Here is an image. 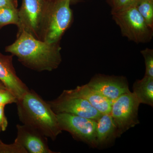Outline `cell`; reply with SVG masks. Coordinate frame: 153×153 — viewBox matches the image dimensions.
<instances>
[{"mask_svg":"<svg viewBox=\"0 0 153 153\" xmlns=\"http://www.w3.org/2000/svg\"><path fill=\"white\" fill-rule=\"evenodd\" d=\"M117 1L118 0H108V2L111 6V8L113 7L115 5Z\"/></svg>","mask_w":153,"mask_h":153,"instance_id":"603a6c76","label":"cell"},{"mask_svg":"<svg viewBox=\"0 0 153 153\" xmlns=\"http://www.w3.org/2000/svg\"><path fill=\"white\" fill-rule=\"evenodd\" d=\"M17 100L16 96L6 88L0 89V105L16 103Z\"/></svg>","mask_w":153,"mask_h":153,"instance_id":"d6986e66","label":"cell"},{"mask_svg":"<svg viewBox=\"0 0 153 153\" xmlns=\"http://www.w3.org/2000/svg\"><path fill=\"white\" fill-rule=\"evenodd\" d=\"M140 0H118L115 5L112 8L111 13L123 10L131 6H136Z\"/></svg>","mask_w":153,"mask_h":153,"instance_id":"ffe728a7","label":"cell"},{"mask_svg":"<svg viewBox=\"0 0 153 153\" xmlns=\"http://www.w3.org/2000/svg\"><path fill=\"white\" fill-rule=\"evenodd\" d=\"M0 153H28L25 148L15 140L13 143L6 144L0 143Z\"/></svg>","mask_w":153,"mask_h":153,"instance_id":"ac0fdd59","label":"cell"},{"mask_svg":"<svg viewBox=\"0 0 153 153\" xmlns=\"http://www.w3.org/2000/svg\"><path fill=\"white\" fill-rule=\"evenodd\" d=\"M17 135L15 140L22 146L28 153H56L49 149L47 137L25 125L16 126Z\"/></svg>","mask_w":153,"mask_h":153,"instance_id":"30bf717a","label":"cell"},{"mask_svg":"<svg viewBox=\"0 0 153 153\" xmlns=\"http://www.w3.org/2000/svg\"><path fill=\"white\" fill-rule=\"evenodd\" d=\"M145 60V75L153 77V49L146 48L141 51Z\"/></svg>","mask_w":153,"mask_h":153,"instance_id":"e0dca14e","label":"cell"},{"mask_svg":"<svg viewBox=\"0 0 153 153\" xmlns=\"http://www.w3.org/2000/svg\"><path fill=\"white\" fill-rule=\"evenodd\" d=\"M56 115L62 131L68 132L74 139L85 143L91 147L97 148V121L65 113Z\"/></svg>","mask_w":153,"mask_h":153,"instance_id":"52a82bcc","label":"cell"},{"mask_svg":"<svg viewBox=\"0 0 153 153\" xmlns=\"http://www.w3.org/2000/svg\"><path fill=\"white\" fill-rule=\"evenodd\" d=\"M19 19V9L17 8H0V29L8 25L17 26Z\"/></svg>","mask_w":153,"mask_h":153,"instance_id":"9a60e30c","label":"cell"},{"mask_svg":"<svg viewBox=\"0 0 153 153\" xmlns=\"http://www.w3.org/2000/svg\"><path fill=\"white\" fill-rule=\"evenodd\" d=\"M133 93L140 103L153 106V77L144 75L134 83Z\"/></svg>","mask_w":153,"mask_h":153,"instance_id":"5bb4252c","label":"cell"},{"mask_svg":"<svg viewBox=\"0 0 153 153\" xmlns=\"http://www.w3.org/2000/svg\"><path fill=\"white\" fill-rule=\"evenodd\" d=\"M87 84L111 103L120 96L130 91L127 80L123 76L97 74L94 76Z\"/></svg>","mask_w":153,"mask_h":153,"instance_id":"9c48e42d","label":"cell"},{"mask_svg":"<svg viewBox=\"0 0 153 153\" xmlns=\"http://www.w3.org/2000/svg\"><path fill=\"white\" fill-rule=\"evenodd\" d=\"M77 1V0H71V4H73V3H76Z\"/></svg>","mask_w":153,"mask_h":153,"instance_id":"d4e9b609","label":"cell"},{"mask_svg":"<svg viewBox=\"0 0 153 153\" xmlns=\"http://www.w3.org/2000/svg\"><path fill=\"white\" fill-rule=\"evenodd\" d=\"M5 85H4V84L1 82V80H0V89H1V88H5Z\"/></svg>","mask_w":153,"mask_h":153,"instance_id":"cb8c5ba5","label":"cell"},{"mask_svg":"<svg viewBox=\"0 0 153 153\" xmlns=\"http://www.w3.org/2000/svg\"><path fill=\"white\" fill-rule=\"evenodd\" d=\"M5 106L0 105V128L3 131L6 130L8 125L7 119L5 114Z\"/></svg>","mask_w":153,"mask_h":153,"instance_id":"44dd1931","label":"cell"},{"mask_svg":"<svg viewBox=\"0 0 153 153\" xmlns=\"http://www.w3.org/2000/svg\"><path fill=\"white\" fill-rule=\"evenodd\" d=\"M97 123V148L106 146L118 137L116 126L110 114H102Z\"/></svg>","mask_w":153,"mask_h":153,"instance_id":"4fadbf2b","label":"cell"},{"mask_svg":"<svg viewBox=\"0 0 153 153\" xmlns=\"http://www.w3.org/2000/svg\"><path fill=\"white\" fill-rule=\"evenodd\" d=\"M136 7L147 25L153 29V0H140Z\"/></svg>","mask_w":153,"mask_h":153,"instance_id":"2e32d148","label":"cell"},{"mask_svg":"<svg viewBox=\"0 0 153 153\" xmlns=\"http://www.w3.org/2000/svg\"><path fill=\"white\" fill-rule=\"evenodd\" d=\"M60 42L49 43L23 32L17 36L13 44L7 46L6 52L16 56L27 68L38 71L55 70L62 62Z\"/></svg>","mask_w":153,"mask_h":153,"instance_id":"6da1fadb","label":"cell"},{"mask_svg":"<svg viewBox=\"0 0 153 153\" xmlns=\"http://www.w3.org/2000/svg\"><path fill=\"white\" fill-rule=\"evenodd\" d=\"M13 56L4 55L0 52V80L18 100L29 88L17 76L13 65Z\"/></svg>","mask_w":153,"mask_h":153,"instance_id":"8fae6325","label":"cell"},{"mask_svg":"<svg viewBox=\"0 0 153 153\" xmlns=\"http://www.w3.org/2000/svg\"><path fill=\"white\" fill-rule=\"evenodd\" d=\"M47 1H48L49 2H50L53 1H56V0H47Z\"/></svg>","mask_w":153,"mask_h":153,"instance_id":"484cf974","label":"cell"},{"mask_svg":"<svg viewBox=\"0 0 153 153\" xmlns=\"http://www.w3.org/2000/svg\"><path fill=\"white\" fill-rule=\"evenodd\" d=\"M111 14L122 35L130 41L142 44L148 43L152 39L153 29L147 25L136 6L128 7Z\"/></svg>","mask_w":153,"mask_h":153,"instance_id":"277c9868","label":"cell"},{"mask_svg":"<svg viewBox=\"0 0 153 153\" xmlns=\"http://www.w3.org/2000/svg\"><path fill=\"white\" fill-rule=\"evenodd\" d=\"M18 4L17 0H0V8L11 7L18 8Z\"/></svg>","mask_w":153,"mask_h":153,"instance_id":"7402d4cb","label":"cell"},{"mask_svg":"<svg viewBox=\"0 0 153 153\" xmlns=\"http://www.w3.org/2000/svg\"><path fill=\"white\" fill-rule=\"evenodd\" d=\"M17 112L22 124L55 140L62 133L56 114L47 101L34 90H29L17 100Z\"/></svg>","mask_w":153,"mask_h":153,"instance_id":"7a4b0ae2","label":"cell"},{"mask_svg":"<svg viewBox=\"0 0 153 153\" xmlns=\"http://www.w3.org/2000/svg\"><path fill=\"white\" fill-rule=\"evenodd\" d=\"M47 102L56 114H69L97 121L102 114L85 100L67 94L64 91L57 98Z\"/></svg>","mask_w":153,"mask_h":153,"instance_id":"ba28073f","label":"cell"},{"mask_svg":"<svg viewBox=\"0 0 153 153\" xmlns=\"http://www.w3.org/2000/svg\"><path fill=\"white\" fill-rule=\"evenodd\" d=\"M71 0H56L49 2L41 40L49 43H59L73 20Z\"/></svg>","mask_w":153,"mask_h":153,"instance_id":"3957f363","label":"cell"},{"mask_svg":"<svg viewBox=\"0 0 153 153\" xmlns=\"http://www.w3.org/2000/svg\"><path fill=\"white\" fill-rule=\"evenodd\" d=\"M63 91L69 95L84 99L102 114H110L112 105L111 102L87 84L77 86L74 89Z\"/></svg>","mask_w":153,"mask_h":153,"instance_id":"7c38bea8","label":"cell"},{"mask_svg":"<svg viewBox=\"0 0 153 153\" xmlns=\"http://www.w3.org/2000/svg\"><path fill=\"white\" fill-rule=\"evenodd\" d=\"M49 4L47 0H22L19 9L17 36L25 32L41 40Z\"/></svg>","mask_w":153,"mask_h":153,"instance_id":"5b68a950","label":"cell"},{"mask_svg":"<svg viewBox=\"0 0 153 153\" xmlns=\"http://www.w3.org/2000/svg\"><path fill=\"white\" fill-rule=\"evenodd\" d=\"M1 131V128H0V132H1V131ZM1 140H0V143H1Z\"/></svg>","mask_w":153,"mask_h":153,"instance_id":"4316f807","label":"cell"},{"mask_svg":"<svg viewBox=\"0 0 153 153\" xmlns=\"http://www.w3.org/2000/svg\"><path fill=\"white\" fill-rule=\"evenodd\" d=\"M140 104L136 97L131 91L120 96L112 103L110 114L116 126L118 137L140 123Z\"/></svg>","mask_w":153,"mask_h":153,"instance_id":"8992f818","label":"cell"}]
</instances>
